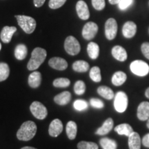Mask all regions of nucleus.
Segmentation results:
<instances>
[{
    "instance_id": "obj_44",
    "label": "nucleus",
    "mask_w": 149,
    "mask_h": 149,
    "mask_svg": "<svg viewBox=\"0 0 149 149\" xmlns=\"http://www.w3.org/2000/svg\"><path fill=\"white\" fill-rule=\"evenodd\" d=\"M21 149H37V148H33V147H31V146H25V147H23V148H22Z\"/></svg>"
},
{
    "instance_id": "obj_9",
    "label": "nucleus",
    "mask_w": 149,
    "mask_h": 149,
    "mask_svg": "<svg viewBox=\"0 0 149 149\" xmlns=\"http://www.w3.org/2000/svg\"><path fill=\"white\" fill-rule=\"evenodd\" d=\"M98 31V26L95 22H90L84 25L82 30V36L85 40H91L95 37Z\"/></svg>"
},
{
    "instance_id": "obj_1",
    "label": "nucleus",
    "mask_w": 149,
    "mask_h": 149,
    "mask_svg": "<svg viewBox=\"0 0 149 149\" xmlns=\"http://www.w3.org/2000/svg\"><path fill=\"white\" fill-rule=\"evenodd\" d=\"M37 126L32 121L24 122L17 133V137L22 141H29L35 137L37 133Z\"/></svg>"
},
{
    "instance_id": "obj_24",
    "label": "nucleus",
    "mask_w": 149,
    "mask_h": 149,
    "mask_svg": "<svg viewBox=\"0 0 149 149\" xmlns=\"http://www.w3.org/2000/svg\"><path fill=\"white\" fill-rule=\"evenodd\" d=\"M97 93L102 97L111 100L115 97L114 93L111 88L105 86H102L97 88Z\"/></svg>"
},
{
    "instance_id": "obj_15",
    "label": "nucleus",
    "mask_w": 149,
    "mask_h": 149,
    "mask_svg": "<svg viewBox=\"0 0 149 149\" xmlns=\"http://www.w3.org/2000/svg\"><path fill=\"white\" fill-rule=\"evenodd\" d=\"M16 31L17 28L15 26H4L0 35L1 40L5 44H8L11 41L13 35L16 32Z\"/></svg>"
},
{
    "instance_id": "obj_23",
    "label": "nucleus",
    "mask_w": 149,
    "mask_h": 149,
    "mask_svg": "<svg viewBox=\"0 0 149 149\" xmlns=\"http://www.w3.org/2000/svg\"><path fill=\"white\" fill-rule=\"evenodd\" d=\"M115 131L117 132L119 135H125L128 137L133 132V128L128 124H122L117 126L115 128Z\"/></svg>"
},
{
    "instance_id": "obj_19",
    "label": "nucleus",
    "mask_w": 149,
    "mask_h": 149,
    "mask_svg": "<svg viewBox=\"0 0 149 149\" xmlns=\"http://www.w3.org/2000/svg\"><path fill=\"white\" fill-rule=\"evenodd\" d=\"M113 120L112 118H108L104 122L103 125L96 130L95 134L99 135H105L109 133L113 127Z\"/></svg>"
},
{
    "instance_id": "obj_34",
    "label": "nucleus",
    "mask_w": 149,
    "mask_h": 149,
    "mask_svg": "<svg viewBox=\"0 0 149 149\" xmlns=\"http://www.w3.org/2000/svg\"><path fill=\"white\" fill-rule=\"evenodd\" d=\"M74 109L78 111H83L88 109V104L83 100H77L73 104Z\"/></svg>"
},
{
    "instance_id": "obj_28",
    "label": "nucleus",
    "mask_w": 149,
    "mask_h": 149,
    "mask_svg": "<svg viewBox=\"0 0 149 149\" xmlns=\"http://www.w3.org/2000/svg\"><path fill=\"white\" fill-rule=\"evenodd\" d=\"M100 144L103 149H117V142L113 139L104 137L100 139Z\"/></svg>"
},
{
    "instance_id": "obj_30",
    "label": "nucleus",
    "mask_w": 149,
    "mask_h": 149,
    "mask_svg": "<svg viewBox=\"0 0 149 149\" xmlns=\"http://www.w3.org/2000/svg\"><path fill=\"white\" fill-rule=\"evenodd\" d=\"M90 77L95 82H100L102 80L101 70L98 66H94L90 70Z\"/></svg>"
},
{
    "instance_id": "obj_11",
    "label": "nucleus",
    "mask_w": 149,
    "mask_h": 149,
    "mask_svg": "<svg viewBox=\"0 0 149 149\" xmlns=\"http://www.w3.org/2000/svg\"><path fill=\"white\" fill-rule=\"evenodd\" d=\"M63 130V124L59 119H55L50 124L48 133L51 137H56L60 135Z\"/></svg>"
},
{
    "instance_id": "obj_8",
    "label": "nucleus",
    "mask_w": 149,
    "mask_h": 149,
    "mask_svg": "<svg viewBox=\"0 0 149 149\" xmlns=\"http://www.w3.org/2000/svg\"><path fill=\"white\" fill-rule=\"evenodd\" d=\"M117 33V24L116 20L110 18L105 24V35L109 40H113L115 38Z\"/></svg>"
},
{
    "instance_id": "obj_40",
    "label": "nucleus",
    "mask_w": 149,
    "mask_h": 149,
    "mask_svg": "<svg viewBox=\"0 0 149 149\" xmlns=\"http://www.w3.org/2000/svg\"><path fill=\"white\" fill-rule=\"evenodd\" d=\"M141 143H142L143 145H144L145 147L149 148V133L146 134V135H144L142 140H141Z\"/></svg>"
},
{
    "instance_id": "obj_43",
    "label": "nucleus",
    "mask_w": 149,
    "mask_h": 149,
    "mask_svg": "<svg viewBox=\"0 0 149 149\" xmlns=\"http://www.w3.org/2000/svg\"><path fill=\"white\" fill-rule=\"evenodd\" d=\"M145 95L148 99H149V88H148L146 90V92H145Z\"/></svg>"
},
{
    "instance_id": "obj_21",
    "label": "nucleus",
    "mask_w": 149,
    "mask_h": 149,
    "mask_svg": "<svg viewBox=\"0 0 149 149\" xmlns=\"http://www.w3.org/2000/svg\"><path fill=\"white\" fill-rule=\"evenodd\" d=\"M66 130L68 139L70 140H73L75 139L77 132V126L75 122L73 121H70L67 123Z\"/></svg>"
},
{
    "instance_id": "obj_35",
    "label": "nucleus",
    "mask_w": 149,
    "mask_h": 149,
    "mask_svg": "<svg viewBox=\"0 0 149 149\" xmlns=\"http://www.w3.org/2000/svg\"><path fill=\"white\" fill-rule=\"evenodd\" d=\"M66 1V0H50L48 6L52 9H57L62 6Z\"/></svg>"
},
{
    "instance_id": "obj_18",
    "label": "nucleus",
    "mask_w": 149,
    "mask_h": 149,
    "mask_svg": "<svg viewBox=\"0 0 149 149\" xmlns=\"http://www.w3.org/2000/svg\"><path fill=\"white\" fill-rule=\"evenodd\" d=\"M71 100V94L68 91H64L57 95L54 97V101L56 104L60 106H65L69 103Z\"/></svg>"
},
{
    "instance_id": "obj_42",
    "label": "nucleus",
    "mask_w": 149,
    "mask_h": 149,
    "mask_svg": "<svg viewBox=\"0 0 149 149\" xmlns=\"http://www.w3.org/2000/svg\"><path fill=\"white\" fill-rule=\"evenodd\" d=\"M121 0H109V3H111V4H118L119 3H120V1Z\"/></svg>"
},
{
    "instance_id": "obj_26",
    "label": "nucleus",
    "mask_w": 149,
    "mask_h": 149,
    "mask_svg": "<svg viewBox=\"0 0 149 149\" xmlns=\"http://www.w3.org/2000/svg\"><path fill=\"white\" fill-rule=\"evenodd\" d=\"M72 69L77 72H85L89 69V64L86 61L78 60L74 61L72 64Z\"/></svg>"
},
{
    "instance_id": "obj_7",
    "label": "nucleus",
    "mask_w": 149,
    "mask_h": 149,
    "mask_svg": "<svg viewBox=\"0 0 149 149\" xmlns=\"http://www.w3.org/2000/svg\"><path fill=\"white\" fill-rule=\"evenodd\" d=\"M30 110L33 116L38 120H44L48 115L47 109L40 102H33L30 107Z\"/></svg>"
},
{
    "instance_id": "obj_6",
    "label": "nucleus",
    "mask_w": 149,
    "mask_h": 149,
    "mask_svg": "<svg viewBox=\"0 0 149 149\" xmlns=\"http://www.w3.org/2000/svg\"><path fill=\"white\" fill-rule=\"evenodd\" d=\"M64 48L66 53L70 55H76L79 53L81 47L77 39L73 36H68L64 42Z\"/></svg>"
},
{
    "instance_id": "obj_16",
    "label": "nucleus",
    "mask_w": 149,
    "mask_h": 149,
    "mask_svg": "<svg viewBox=\"0 0 149 149\" xmlns=\"http://www.w3.org/2000/svg\"><path fill=\"white\" fill-rule=\"evenodd\" d=\"M112 55L115 59L120 61H126L128 57L126 51L121 46H114L112 49Z\"/></svg>"
},
{
    "instance_id": "obj_39",
    "label": "nucleus",
    "mask_w": 149,
    "mask_h": 149,
    "mask_svg": "<svg viewBox=\"0 0 149 149\" xmlns=\"http://www.w3.org/2000/svg\"><path fill=\"white\" fill-rule=\"evenodd\" d=\"M141 50L145 57L149 59V43L144 42L141 44Z\"/></svg>"
},
{
    "instance_id": "obj_22",
    "label": "nucleus",
    "mask_w": 149,
    "mask_h": 149,
    "mask_svg": "<svg viewBox=\"0 0 149 149\" xmlns=\"http://www.w3.org/2000/svg\"><path fill=\"white\" fill-rule=\"evenodd\" d=\"M126 79H127V76H126V73H124L122 71H117L115 72L112 77V83L113 85L119 86L122 85L125 82Z\"/></svg>"
},
{
    "instance_id": "obj_29",
    "label": "nucleus",
    "mask_w": 149,
    "mask_h": 149,
    "mask_svg": "<svg viewBox=\"0 0 149 149\" xmlns=\"http://www.w3.org/2000/svg\"><path fill=\"white\" fill-rule=\"evenodd\" d=\"M10 74V68L6 63H0V81H4L8 77Z\"/></svg>"
},
{
    "instance_id": "obj_36",
    "label": "nucleus",
    "mask_w": 149,
    "mask_h": 149,
    "mask_svg": "<svg viewBox=\"0 0 149 149\" xmlns=\"http://www.w3.org/2000/svg\"><path fill=\"white\" fill-rule=\"evenodd\" d=\"M92 5L96 10H102L105 8V0H92Z\"/></svg>"
},
{
    "instance_id": "obj_3",
    "label": "nucleus",
    "mask_w": 149,
    "mask_h": 149,
    "mask_svg": "<svg viewBox=\"0 0 149 149\" xmlns=\"http://www.w3.org/2000/svg\"><path fill=\"white\" fill-rule=\"evenodd\" d=\"M18 24L27 34H31L36 28V21L33 17L26 15H15Z\"/></svg>"
},
{
    "instance_id": "obj_14",
    "label": "nucleus",
    "mask_w": 149,
    "mask_h": 149,
    "mask_svg": "<svg viewBox=\"0 0 149 149\" xmlns=\"http://www.w3.org/2000/svg\"><path fill=\"white\" fill-rule=\"evenodd\" d=\"M137 116L141 121L148 120L149 118V102H143L137 108Z\"/></svg>"
},
{
    "instance_id": "obj_31",
    "label": "nucleus",
    "mask_w": 149,
    "mask_h": 149,
    "mask_svg": "<svg viewBox=\"0 0 149 149\" xmlns=\"http://www.w3.org/2000/svg\"><path fill=\"white\" fill-rule=\"evenodd\" d=\"M53 84L56 88H66L70 86V81L68 78H57L54 80Z\"/></svg>"
},
{
    "instance_id": "obj_25",
    "label": "nucleus",
    "mask_w": 149,
    "mask_h": 149,
    "mask_svg": "<svg viewBox=\"0 0 149 149\" xmlns=\"http://www.w3.org/2000/svg\"><path fill=\"white\" fill-rule=\"evenodd\" d=\"M87 52L90 58L96 59L99 57V54H100V47L98 44L95 42L89 43L87 46Z\"/></svg>"
},
{
    "instance_id": "obj_37",
    "label": "nucleus",
    "mask_w": 149,
    "mask_h": 149,
    "mask_svg": "<svg viewBox=\"0 0 149 149\" xmlns=\"http://www.w3.org/2000/svg\"><path fill=\"white\" fill-rule=\"evenodd\" d=\"M90 104L93 108H95V109H102L104 107V102L97 98L91 99Z\"/></svg>"
},
{
    "instance_id": "obj_41",
    "label": "nucleus",
    "mask_w": 149,
    "mask_h": 149,
    "mask_svg": "<svg viewBox=\"0 0 149 149\" xmlns=\"http://www.w3.org/2000/svg\"><path fill=\"white\" fill-rule=\"evenodd\" d=\"M45 1L46 0H33V2H34L35 6L37 7V8H39V7H41L42 6H43Z\"/></svg>"
},
{
    "instance_id": "obj_17",
    "label": "nucleus",
    "mask_w": 149,
    "mask_h": 149,
    "mask_svg": "<svg viewBox=\"0 0 149 149\" xmlns=\"http://www.w3.org/2000/svg\"><path fill=\"white\" fill-rule=\"evenodd\" d=\"M141 140L140 136L136 132H133L128 136V146L129 149H140Z\"/></svg>"
},
{
    "instance_id": "obj_33",
    "label": "nucleus",
    "mask_w": 149,
    "mask_h": 149,
    "mask_svg": "<svg viewBox=\"0 0 149 149\" xmlns=\"http://www.w3.org/2000/svg\"><path fill=\"white\" fill-rule=\"evenodd\" d=\"M78 149H98V145L91 141H81L78 143Z\"/></svg>"
},
{
    "instance_id": "obj_46",
    "label": "nucleus",
    "mask_w": 149,
    "mask_h": 149,
    "mask_svg": "<svg viewBox=\"0 0 149 149\" xmlns=\"http://www.w3.org/2000/svg\"><path fill=\"white\" fill-rule=\"evenodd\" d=\"M1 43H0V50H1Z\"/></svg>"
},
{
    "instance_id": "obj_4",
    "label": "nucleus",
    "mask_w": 149,
    "mask_h": 149,
    "mask_svg": "<svg viewBox=\"0 0 149 149\" xmlns=\"http://www.w3.org/2000/svg\"><path fill=\"white\" fill-rule=\"evenodd\" d=\"M130 68L133 74L139 77L146 76L149 72L148 64L141 60L133 61L130 65Z\"/></svg>"
},
{
    "instance_id": "obj_27",
    "label": "nucleus",
    "mask_w": 149,
    "mask_h": 149,
    "mask_svg": "<svg viewBox=\"0 0 149 149\" xmlns=\"http://www.w3.org/2000/svg\"><path fill=\"white\" fill-rule=\"evenodd\" d=\"M28 53L27 47L24 44H18L15 49V56L18 60H23Z\"/></svg>"
},
{
    "instance_id": "obj_12",
    "label": "nucleus",
    "mask_w": 149,
    "mask_h": 149,
    "mask_svg": "<svg viewBox=\"0 0 149 149\" xmlns=\"http://www.w3.org/2000/svg\"><path fill=\"white\" fill-rule=\"evenodd\" d=\"M48 64L51 68L58 70H64L68 67V63L64 59L61 57H53L48 61Z\"/></svg>"
},
{
    "instance_id": "obj_20",
    "label": "nucleus",
    "mask_w": 149,
    "mask_h": 149,
    "mask_svg": "<svg viewBox=\"0 0 149 149\" xmlns=\"http://www.w3.org/2000/svg\"><path fill=\"white\" fill-rule=\"evenodd\" d=\"M42 82V74L40 72L35 71L29 77V84L31 88H36L39 87Z\"/></svg>"
},
{
    "instance_id": "obj_38",
    "label": "nucleus",
    "mask_w": 149,
    "mask_h": 149,
    "mask_svg": "<svg viewBox=\"0 0 149 149\" xmlns=\"http://www.w3.org/2000/svg\"><path fill=\"white\" fill-rule=\"evenodd\" d=\"M133 3V0H121L118 3V6L121 10H124L128 8Z\"/></svg>"
},
{
    "instance_id": "obj_13",
    "label": "nucleus",
    "mask_w": 149,
    "mask_h": 149,
    "mask_svg": "<svg viewBox=\"0 0 149 149\" xmlns=\"http://www.w3.org/2000/svg\"><path fill=\"white\" fill-rule=\"evenodd\" d=\"M136 32H137V26L133 22H127L123 26L122 33L126 38H132L135 36Z\"/></svg>"
},
{
    "instance_id": "obj_32",
    "label": "nucleus",
    "mask_w": 149,
    "mask_h": 149,
    "mask_svg": "<svg viewBox=\"0 0 149 149\" xmlns=\"http://www.w3.org/2000/svg\"><path fill=\"white\" fill-rule=\"evenodd\" d=\"M74 93L77 95H81L86 91V85L85 83L81 80H78L76 81L74 85Z\"/></svg>"
},
{
    "instance_id": "obj_45",
    "label": "nucleus",
    "mask_w": 149,
    "mask_h": 149,
    "mask_svg": "<svg viewBox=\"0 0 149 149\" xmlns=\"http://www.w3.org/2000/svg\"><path fill=\"white\" fill-rule=\"evenodd\" d=\"M146 126L147 127L149 128V118L148 119V121H147V123H146Z\"/></svg>"
},
{
    "instance_id": "obj_2",
    "label": "nucleus",
    "mask_w": 149,
    "mask_h": 149,
    "mask_svg": "<svg viewBox=\"0 0 149 149\" xmlns=\"http://www.w3.org/2000/svg\"><path fill=\"white\" fill-rule=\"evenodd\" d=\"M46 51L42 48H35L31 54V57L27 64V68L29 70H35L44 63L46 58Z\"/></svg>"
},
{
    "instance_id": "obj_5",
    "label": "nucleus",
    "mask_w": 149,
    "mask_h": 149,
    "mask_svg": "<svg viewBox=\"0 0 149 149\" xmlns=\"http://www.w3.org/2000/svg\"><path fill=\"white\" fill-rule=\"evenodd\" d=\"M114 107L118 113H124L128 107L127 95L123 91L117 92L114 97Z\"/></svg>"
},
{
    "instance_id": "obj_10",
    "label": "nucleus",
    "mask_w": 149,
    "mask_h": 149,
    "mask_svg": "<svg viewBox=\"0 0 149 149\" xmlns=\"http://www.w3.org/2000/svg\"><path fill=\"white\" fill-rule=\"evenodd\" d=\"M76 10L80 19L83 20H87L90 17L88 7L86 3L82 0H79L76 4Z\"/></svg>"
}]
</instances>
